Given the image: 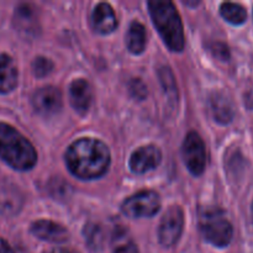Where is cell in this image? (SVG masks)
<instances>
[{
	"instance_id": "6da1fadb",
	"label": "cell",
	"mask_w": 253,
	"mask_h": 253,
	"mask_svg": "<svg viewBox=\"0 0 253 253\" xmlns=\"http://www.w3.org/2000/svg\"><path fill=\"white\" fill-rule=\"evenodd\" d=\"M66 163L69 172L79 179H96L108 172L110 151L95 138H81L68 147Z\"/></svg>"
},
{
	"instance_id": "7a4b0ae2",
	"label": "cell",
	"mask_w": 253,
	"mask_h": 253,
	"mask_svg": "<svg viewBox=\"0 0 253 253\" xmlns=\"http://www.w3.org/2000/svg\"><path fill=\"white\" fill-rule=\"evenodd\" d=\"M0 158L16 170H30L37 163L31 142L5 123H0Z\"/></svg>"
},
{
	"instance_id": "3957f363",
	"label": "cell",
	"mask_w": 253,
	"mask_h": 253,
	"mask_svg": "<svg viewBox=\"0 0 253 253\" xmlns=\"http://www.w3.org/2000/svg\"><path fill=\"white\" fill-rule=\"evenodd\" d=\"M148 10L153 25L168 48L173 52H182L185 44L184 31L179 14L170 1H148Z\"/></svg>"
},
{
	"instance_id": "277c9868",
	"label": "cell",
	"mask_w": 253,
	"mask_h": 253,
	"mask_svg": "<svg viewBox=\"0 0 253 253\" xmlns=\"http://www.w3.org/2000/svg\"><path fill=\"white\" fill-rule=\"evenodd\" d=\"M199 225L204 239L214 246L222 249L232 241V225L220 209L211 208L203 210L199 215Z\"/></svg>"
},
{
	"instance_id": "5b68a950",
	"label": "cell",
	"mask_w": 253,
	"mask_h": 253,
	"mask_svg": "<svg viewBox=\"0 0 253 253\" xmlns=\"http://www.w3.org/2000/svg\"><path fill=\"white\" fill-rule=\"evenodd\" d=\"M160 195L153 190H141L123 203V212L133 217H152L160 211Z\"/></svg>"
},
{
	"instance_id": "8992f818",
	"label": "cell",
	"mask_w": 253,
	"mask_h": 253,
	"mask_svg": "<svg viewBox=\"0 0 253 253\" xmlns=\"http://www.w3.org/2000/svg\"><path fill=\"white\" fill-rule=\"evenodd\" d=\"M183 160L189 172L194 175H200L207 166V151L199 133L190 131L184 138L182 147Z\"/></svg>"
},
{
	"instance_id": "52a82bcc",
	"label": "cell",
	"mask_w": 253,
	"mask_h": 253,
	"mask_svg": "<svg viewBox=\"0 0 253 253\" xmlns=\"http://www.w3.org/2000/svg\"><path fill=\"white\" fill-rule=\"evenodd\" d=\"M184 226V214L179 207H170L163 215L158 229V239L162 246L172 247L179 240Z\"/></svg>"
},
{
	"instance_id": "ba28073f",
	"label": "cell",
	"mask_w": 253,
	"mask_h": 253,
	"mask_svg": "<svg viewBox=\"0 0 253 253\" xmlns=\"http://www.w3.org/2000/svg\"><path fill=\"white\" fill-rule=\"evenodd\" d=\"M34 108L40 115L52 116L56 115L62 109V94L54 86L41 88L34 94L32 98Z\"/></svg>"
},
{
	"instance_id": "9c48e42d",
	"label": "cell",
	"mask_w": 253,
	"mask_h": 253,
	"mask_svg": "<svg viewBox=\"0 0 253 253\" xmlns=\"http://www.w3.org/2000/svg\"><path fill=\"white\" fill-rule=\"evenodd\" d=\"M162 161V153L156 146H145L136 150L131 155L130 169L136 174H143L155 169Z\"/></svg>"
},
{
	"instance_id": "30bf717a",
	"label": "cell",
	"mask_w": 253,
	"mask_h": 253,
	"mask_svg": "<svg viewBox=\"0 0 253 253\" xmlns=\"http://www.w3.org/2000/svg\"><path fill=\"white\" fill-rule=\"evenodd\" d=\"M24 205V195L19 187L9 180H0V214L14 216Z\"/></svg>"
},
{
	"instance_id": "8fae6325",
	"label": "cell",
	"mask_w": 253,
	"mask_h": 253,
	"mask_svg": "<svg viewBox=\"0 0 253 253\" xmlns=\"http://www.w3.org/2000/svg\"><path fill=\"white\" fill-rule=\"evenodd\" d=\"M14 24L24 36L35 37L40 29L36 9L30 4L19 5L15 10Z\"/></svg>"
},
{
	"instance_id": "7c38bea8",
	"label": "cell",
	"mask_w": 253,
	"mask_h": 253,
	"mask_svg": "<svg viewBox=\"0 0 253 253\" xmlns=\"http://www.w3.org/2000/svg\"><path fill=\"white\" fill-rule=\"evenodd\" d=\"M31 232L39 239L61 244L68 240V231L62 225L49 220H39L31 225Z\"/></svg>"
},
{
	"instance_id": "4fadbf2b",
	"label": "cell",
	"mask_w": 253,
	"mask_h": 253,
	"mask_svg": "<svg viewBox=\"0 0 253 253\" xmlns=\"http://www.w3.org/2000/svg\"><path fill=\"white\" fill-rule=\"evenodd\" d=\"M69 99L74 110L79 114H85L93 100V93L88 82L84 79L74 81L69 88Z\"/></svg>"
},
{
	"instance_id": "5bb4252c",
	"label": "cell",
	"mask_w": 253,
	"mask_h": 253,
	"mask_svg": "<svg viewBox=\"0 0 253 253\" xmlns=\"http://www.w3.org/2000/svg\"><path fill=\"white\" fill-rule=\"evenodd\" d=\"M93 26L96 32L101 35L111 34L118 26V20H116L115 12L113 7L106 2H100L95 6L93 11Z\"/></svg>"
},
{
	"instance_id": "9a60e30c",
	"label": "cell",
	"mask_w": 253,
	"mask_h": 253,
	"mask_svg": "<svg viewBox=\"0 0 253 253\" xmlns=\"http://www.w3.org/2000/svg\"><path fill=\"white\" fill-rule=\"evenodd\" d=\"M209 109L214 120L221 125H227L234 119V105H232V101L225 94H212L209 100Z\"/></svg>"
},
{
	"instance_id": "2e32d148",
	"label": "cell",
	"mask_w": 253,
	"mask_h": 253,
	"mask_svg": "<svg viewBox=\"0 0 253 253\" xmlns=\"http://www.w3.org/2000/svg\"><path fill=\"white\" fill-rule=\"evenodd\" d=\"M17 85V68L15 62L7 54H0V93L6 94Z\"/></svg>"
},
{
	"instance_id": "e0dca14e",
	"label": "cell",
	"mask_w": 253,
	"mask_h": 253,
	"mask_svg": "<svg viewBox=\"0 0 253 253\" xmlns=\"http://www.w3.org/2000/svg\"><path fill=\"white\" fill-rule=\"evenodd\" d=\"M126 44L131 53L140 54L145 51L146 44H147V36H146L145 26L141 22H131L127 35H126Z\"/></svg>"
},
{
	"instance_id": "ac0fdd59",
	"label": "cell",
	"mask_w": 253,
	"mask_h": 253,
	"mask_svg": "<svg viewBox=\"0 0 253 253\" xmlns=\"http://www.w3.org/2000/svg\"><path fill=\"white\" fill-rule=\"evenodd\" d=\"M114 253H138V249L123 226L115 227L113 235Z\"/></svg>"
},
{
	"instance_id": "d6986e66",
	"label": "cell",
	"mask_w": 253,
	"mask_h": 253,
	"mask_svg": "<svg viewBox=\"0 0 253 253\" xmlns=\"http://www.w3.org/2000/svg\"><path fill=\"white\" fill-rule=\"evenodd\" d=\"M220 14L232 25H242L247 20V11L242 5L237 2H224L220 6Z\"/></svg>"
},
{
	"instance_id": "ffe728a7",
	"label": "cell",
	"mask_w": 253,
	"mask_h": 253,
	"mask_svg": "<svg viewBox=\"0 0 253 253\" xmlns=\"http://www.w3.org/2000/svg\"><path fill=\"white\" fill-rule=\"evenodd\" d=\"M84 237L89 249L94 251H99L103 245V232H101L100 226L95 224H88L84 229Z\"/></svg>"
},
{
	"instance_id": "44dd1931",
	"label": "cell",
	"mask_w": 253,
	"mask_h": 253,
	"mask_svg": "<svg viewBox=\"0 0 253 253\" xmlns=\"http://www.w3.org/2000/svg\"><path fill=\"white\" fill-rule=\"evenodd\" d=\"M32 69H34L35 76L42 78V77H46L47 74L51 73L52 69H53V63L46 57H37L32 64Z\"/></svg>"
},
{
	"instance_id": "7402d4cb",
	"label": "cell",
	"mask_w": 253,
	"mask_h": 253,
	"mask_svg": "<svg viewBox=\"0 0 253 253\" xmlns=\"http://www.w3.org/2000/svg\"><path fill=\"white\" fill-rule=\"evenodd\" d=\"M160 78H161V83L163 84V88L165 90H167V93L169 95L175 96L177 98V86H175L174 83V78H173L172 72L169 71V68H161L160 71Z\"/></svg>"
},
{
	"instance_id": "603a6c76",
	"label": "cell",
	"mask_w": 253,
	"mask_h": 253,
	"mask_svg": "<svg viewBox=\"0 0 253 253\" xmlns=\"http://www.w3.org/2000/svg\"><path fill=\"white\" fill-rule=\"evenodd\" d=\"M211 52L216 58L221 59V61H227L230 58V51H229V47L226 46L225 43L222 42H214L211 44Z\"/></svg>"
},
{
	"instance_id": "cb8c5ba5",
	"label": "cell",
	"mask_w": 253,
	"mask_h": 253,
	"mask_svg": "<svg viewBox=\"0 0 253 253\" xmlns=\"http://www.w3.org/2000/svg\"><path fill=\"white\" fill-rule=\"evenodd\" d=\"M130 91L132 93V95L135 96V98L140 99V100H142L146 96V94H147L146 85L142 83V81H140V79H133V81L131 82Z\"/></svg>"
},
{
	"instance_id": "d4e9b609",
	"label": "cell",
	"mask_w": 253,
	"mask_h": 253,
	"mask_svg": "<svg viewBox=\"0 0 253 253\" xmlns=\"http://www.w3.org/2000/svg\"><path fill=\"white\" fill-rule=\"evenodd\" d=\"M0 253H14L11 247L9 246V244L2 239H0Z\"/></svg>"
},
{
	"instance_id": "484cf974",
	"label": "cell",
	"mask_w": 253,
	"mask_h": 253,
	"mask_svg": "<svg viewBox=\"0 0 253 253\" xmlns=\"http://www.w3.org/2000/svg\"><path fill=\"white\" fill-rule=\"evenodd\" d=\"M52 253H73V252L67 251V250H63V249H57V250H54Z\"/></svg>"
},
{
	"instance_id": "4316f807",
	"label": "cell",
	"mask_w": 253,
	"mask_h": 253,
	"mask_svg": "<svg viewBox=\"0 0 253 253\" xmlns=\"http://www.w3.org/2000/svg\"><path fill=\"white\" fill-rule=\"evenodd\" d=\"M252 216H253V203H252Z\"/></svg>"
}]
</instances>
